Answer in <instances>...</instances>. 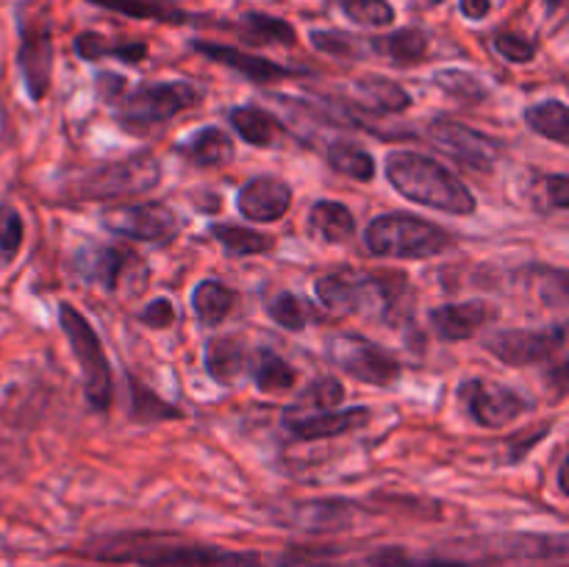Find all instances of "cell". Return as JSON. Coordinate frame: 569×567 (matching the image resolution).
I'll return each mask as SVG.
<instances>
[{
  "label": "cell",
  "mask_w": 569,
  "mask_h": 567,
  "mask_svg": "<svg viewBox=\"0 0 569 567\" xmlns=\"http://www.w3.org/2000/svg\"><path fill=\"white\" fill-rule=\"evenodd\" d=\"M22 239H26V226H22L20 211L0 203V270L17 259Z\"/></svg>",
  "instance_id": "cell-38"
},
{
  "label": "cell",
  "mask_w": 569,
  "mask_h": 567,
  "mask_svg": "<svg viewBox=\"0 0 569 567\" xmlns=\"http://www.w3.org/2000/svg\"><path fill=\"white\" fill-rule=\"evenodd\" d=\"M267 315L272 317V322H278L287 331H303L306 322H309V304L300 300L298 295L281 292L267 304Z\"/></svg>",
  "instance_id": "cell-37"
},
{
  "label": "cell",
  "mask_w": 569,
  "mask_h": 567,
  "mask_svg": "<svg viewBox=\"0 0 569 567\" xmlns=\"http://www.w3.org/2000/svg\"><path fill=\"white\" fill-rule=\"evenodd\" d=\"M161 181V165L153 153L139 150L126 159L106 161L94 170L83 172L76 181V198L81 200H114L122 195H144Z\"/></svg>",
  "instance_id": "cell-7"
},
{
  "label": "cell",
  "mask_w": 569,
  "mask_h": 567,
  "mask_svg": "<svg viewBox=\"0 0 569 567\" xmlns=\"http://www.w3.org/2000/svg\"><path fill=\"white\" fill-rule=\"evenodd\" d=\"M131 384V415L139 422H156V420H183V411L176 409L172 404L161 400L153 389L142 387L133 376H128Z\"/></svg>",
  "instance_id": "cell-33"
},
{
  "label": "cell",
  "mask_w": 569,
  "mask_h": 567,
  "mask_svg": "<svg viewBox=\"0 0 569 567\" xmlns=\"http://www.w3.org/2000/svg\"><path fill=\"white\" fill-rule=\"evenodd\" d=\"M126 78L117 76V72H103V76H98V92L100 98L109 100V103H114L117 98H120L122 92H126Z\"/></svg>",
  "instance_id": "cell-43"
},
{
  "label": "cell",
  "mask_w": 569,
  "mask_h": 567,
  "mask_svg": "<svg viewBox=\"0 0 569 567\" xmlns=\"http://www.w3.org/2000/svg\"><path fill=\"white\" fill-rule=\"evenodd\" d=\"M548 384H553V400H565L567 395V361H559L553 370L548 372Z\"/></svg>",
  "instance_id": "cell-44"
},
{
  "label": "cell",
  "mask_w": 569,
  "mask_h": 567,
  "mask_svg": "<svg viewBox=\"0 0 569 567\" xmlns=\"http://www.w3.org/2000/svg\"><path fill=\"white\" fill-rule=\"evenodd\" d=\"M311 44L337 59H361L370 50V44L361 42L359 37L342 31H311Z\"/></svg>",
  "instance_id": "cell-39"
},
{
  "label": "cell",
  "mask_w": 569,
  "mask_h": 567,
  "mask_svg": "<svg viewBox=\"0 0 569 567\" xmlns=\"http://www.w3.org/2000/svg\"><path fill=\"white\" fill-rule=\"evenodd\" d=\"M128 259L131 253H126L122 248L103 242H87L78 248L76 253V270L83 281L98 284L106 292H117L122 281V272H126Z\"/></svg>",
  "instance_id": "cell-18"
},
{
  "label": "cell",
  "mask_w": 569,
  "mask_h": 567,
  "mask_svg": "<svg viewBox=\"0 0 569 567\" xmlns=\"http://www.w3.org/2000/svg\"><path fill=\"white\" fill-rule=\"evenodd\" d=\"M456 395L467 415L481 428H503L515 422L522 411L531 409V404L520 392L498 381H489V378H470V381L459 384Z\"/></svg>",
  "instance_id": "cell-12"
},
{
  "label": "cell",
  "mask_w": 569,
  "mask_h": 567,
  "mask_svg": "<svg viewBox=\"0 0 569 567\" xmlns=\"http://www.w3.org/2000/svg\"><path fill=\"white\" fill-rule=\"evenodd\" d=\"M372 411L367 406H350V409H326L315 411V415H303V411L287 409L283 415V428L292 434L300 442H317V439H331L339 434L356 431V428L367 426Z\"/></svg>",
  "instance_id": "cell-13"
},
{
  "label": "cell",
  "mask_w": 569,
  "mask_h": 567,
  "mask_svg": "<svg viewBox=\"0 0 569 567\" xmlns=\"http://www.w3.org/2000/svg\"><path fill=\"white\" fill-rule=\"evenodd\" d=\"M370 50L378 56H387L392 64L411 67L420 64L428 53V37L420 28H400V31L387 33L370 42Z\"/></svg>",
  "instance_id": "cell-26"
},
{
  "label": "cell",
  "mask_w": 569,
  "mask_h": 567,
  "mask_svg": "<svg viewBox=\"0 0 569 567\" xmlns=\"http://www.w3.org/2000/svg\"><path fill=\"white\" fill-rule=\"evenodd\" d=\"M206 372L222 387H231L248 372V350L237 337H214L206 342Z\"/></svg>",
  "instance_id": "cell-20"
},
{
  "label": "cell",
  "mask_w": 569,
  "mask_h": 567,
  "mask_svg": "<svg viewBox=\"0 0 569 567\" xmlns=\"http://www.w3.org/2000/svg\"><path fill=\"white\" fill-rule=\"evenodd\" d=\"M83 554L100 561H131L142 567H261V556L253 550L183 543L178 537L150 531L106 537Z\"/></svg>",
  "instance_id": "cell-1"
},
{
  "label": "cell",
  "mask_w": 569,
  "mask_h": 567,
  "mask_svg": "<svg viewBox=\"0 0 569 567\" xmlns=\"http://www.w3.org/2000/svg\"><path fill=\"white\" fill-rule=\"evenodd\" d=\"M492 11V0H461V14L467 20H483Z\"/></svg>",
  "instance_id": "cell-45"
},
{
  "label": "cell",
  "mask_w": 569,
  "mask_h": 567,
  "mask_svg": "<svg viewBox=\"0 0 569 567\" xmlns=\"http://www.w3.org/2000/svg\"><path fill=\"white\" fill-rule=\"evenodd\" d=\"M417 3H420V6H439V3H445V0H417Z\"/></svg>",
  "instance_id": "cell-48"
},
{
  "label": "cell",
  "mask_w": 569,
  "mask_h": 567,
  "mask_svg": "<svg viewBox=\"0 0 569 567\" xmlns=\"http://www.w3.org/2000/svg\"><path fill=\"white\" fill-rule=\"evenodd\" d=\"M433 83H437L448 98L459 100V103H481V100L489 98L487 83L467 70H439L437 76H433Z\"/></svg>",
  "instance_id": "cell-35"
},
{
  "label": "cell",
  "mask_w": 569,
  "mask_h": 567,
  "mask_svg": "<svg viewBox=\"0 0 569 567\" xmlns=\"http://www.w3.org/2000/svg\"><path fill=\"white\" fill-rule=\"evenodd\" d=\"M498 309L487 300H465V304H448L431 309L433 334L445 342H465V339L478 337L489 322H495Z\"/></svg>",
  "instance_id": "cell-16"
},
{
  "label": "cell",
  "mask_w": 569,
  "mask_h": 567,
  "mask_svg": "<svg viewBox=\"0 0 569 567\" xmlns=\"http://www.w3.org/2000/svg\"><path fill=\"white\" fill-rule=\"evenodd\" d=\"M483 345L503 365H542V361L561 356V350H565L567 322H553L548 328H506V331L492 334Z\"/></svg>",
  "instance_id": "cell-10"
},
{
  "label": "cell",
  "mask_w": 569,
  "mask_h": 567,
  "mask_svg": "<svg viewBox=\"0 0 569 567\" xmlns=\"http://www.w3.org/2000/svg\"><path fill=\"white\" fill-rule=\"evenodd\" d=\"M567 0H545V6H548V14H553V11L565 9Z\"/></svg>",
  "instance_id": "cell-47"
},
{
  "label": "cell",
  "mask_w": 569,
  "mask_h": 567,
  "mask_svg": "<svg viewBox=\"0 0 569 567\" xmlns=\"http://www.w3.org/2000/svg\"><path fill=\"white\" fill-rule=\"evenodd\" d=\"M350 22L365 28H387L395 22V9L389 0H339Z\"/></svg>",
  "instance_id": "cell-36"
},
{
  "label": "cell",
  "mask_w": 569,
  "mask_h": 567,
  "mask_svg": "<svg viewBox=\"0 0 569 567\" xmlns=\"http://www.w3.org/2000/svg\"><path fill=\"white\" fill-rule=\"evenodd\" d=\"M211 237L233 256H259V253H270L276 248V239L270 233H261L256 228L248 226H231V222H214L209 228Z\"/></svg>",
  "instance_id": "cell-30"
},
{
  "label": "cell",
  "mask_w": 569,
  "mask_h": 567,
  "mask_svg": "<svg viewBox=\"0 0 569 567\" xmlns=\"http://www.w3.org/2000/svg\"><path fill=\"white\" fill-rule=\"evenodd\" d=\"M342 398H345L342 381L333 376H326V378H317L315 384L306 387L303 400H300V406H295V409H303V406H320V411H326L342 404Z\"/></svg>",
  "instance_id": "cell-40"
},
{
  "label": "cell",
  "mask_w": 569,
  "mask_h": 567,
  "mask_svg": "<svg viewBox=\"0 0 569 567\" xmlns=\"http://www.w3.org/2000/svg\"><path fill=\"white\" fill-rule=\"evenodd\" d=\"M139 320L144 326L156 328V331H164V328H170L176 322V306H172L170 298H156L139 311Z\"/></svg>",
  "instance_id": "cell-42"
},
{
  "label": "cell",
  "mask_w": 569,
  "mask_h": 567,
  "mask_svg": "<svg viewBox=\"0 0 569 567\" xmlns=\"http://www.w3.org/2000/svg\"><path fill=\"white\" fill-rule=\"evenodd\" d=\"M522 120L539 137H548L553 142L567 145L569 142V106L565 100H542V103H533L522 111Z\"/></svg>",
  "instance_id": "cell-27"
},
{
  "label": "cell",
  "mask_w": 569,
  "mask_h": 567,
  "mask_svg": "<svg viewBox=\"0 0 569 567\" xmlns=\"http://www.w3.org/2000/svg\"><path fill=\"white\" fill-rule=\"evenodd\" d=\"M237 33L244 39L248 44H295L298 42V33L295 28L289 26L287 20L281 17H270L261 14V11H250L239 20Z\"/></svg>",
  "instance_id": "cell-29"
},
{
  "label": "cell",
  "mask_w": 569,
  "mask_h": 567,
  "mask_svg": "<svg viewBox=\"0 0 569 567\" xmlns=\"http://www.w3.org/2000/svg\"><path fill=\"white\" fill-rule=\"evenodd\" d=\"M59 326L64 328V337L70 342L72 356L81 365V381L87 404L94 411H109L114 404V376L106 359L103 342L92 322L81 315L72 304H59Z\"/></svg>",
  "instance_id": "cell-6"
},
{
  "label": "cell",
  "mask_w": 569,
  "mask_h": 567,
  "mask_svg": "<svg viewBox=\"0 0 569 567\" xmlns=\"http://www.w3.org/2000/svg\"><path fill=\"white\" fill-rule=\"evenodd\" d=\"M309 233L326 245L348 242L356 233L353 211L337 200H317L309 211Z\"/></svg>",
  "instance_id": "cell-22"
},
{
  "label": "cell",
  "mask_w": 569,
  "mask_h": 567,
  "mask_svg": "<svg viewBox=\"0 0 569 567\" xmlns=\"http://www.w3.org/2000/svg\"><path fill=\"white\" fill-rule=\"evenodd\" d=\"M559 489H561V495H567V461L565 459L559 461Z\"/></svg>",
  "instance_id": "cell-46"
},
{
  "label": "cell",
  "mask_w": 569,
  "mask_h": 567,
  "mask_svg": "<svg viewBox=\"0 0 569 567\" xmlns=\"http://www.w3.org/2000/svg\"><path fill=\"white\" fill-rule=\"evenodd\" d=\"M200 98L203 92L189 81H144L139 87L126 89L114 100V115L122 131L142 137L161 122L198 106Z\"/></svg>",
  "instance_id": "cell-5"
},
{
  "label": "cell",
  "mask_w": 569,
  "mask_h": 567,
  "mask_svg": "<svg viewBox=\"0 0 569 567\" xmlns=\"http://www.w3.org/2000/svg\"><path fill=\"white\" fill-rule=\"evenodd\" d=\"M383 170L389 183L411 203L456 217H470L478 209L470 187L431 156L417 150H392L383 161Z\"/></svg>",
  "instance_id": "cell-2"
},
{
  "label": "cell",
  "mask_w": 569,
  "mask_h": 567,
  "mask_svg": "<svg viewBox=\"0 0 569 567\" xmlns=\"http://www.w3.org/2000/svg\"><path fill=\"white\" fill-rule=\"evenodd\" d=\"M103 228L114 237L133 239V242H150V245H167L181 233L183 220L176 209L159 200H148V203H126L106 209L100 217Z\"/></svg>",
  "instance_id": "cell-9"
},
{
  "label": "cell",
  "mask_w": 569,
  "mask_h": 567,
  "mask_svg": "<svg viewBox=\"0 0 569 567\" xmlns=\"http://www.w3.org/2000/svg\"><path fill=\"white\" fill-rule=\"evenodd\" d=\"M178 153L187 161H192L194 167H226L233 161V142L222 128L217 126H203L200 131H194L192 137H187L183 142H178Z\"/></svg>",
  "instance_id": "cell-19"
},
{
  "label": "cell",
  "mask_w": 569,
  "mask_h": 567,
  "mask_svg": "<svg viewBox=\"0 0 569 567\" xmlns=\"http://www.w3.org/2000/svg\"><path fill=\"white\" fill-rule=\"evenodd\" d=\"M17 64H20L22 81H26L28 98L42 100L50 89V78H53V37L44 22L22 28Z\"/></svg>",
  "instance_id": "cell-14"
},
{
  "label": "cell",
  "mask_w": 569,
  "mask_h": 567,
  "mask_svg": "<svg viewBox=\"0 0 569 567\" xmlns=\"http://www.w3.org/2000/svg\"><path fill=\"white\" fill-rule=\"evenodd\" d=\"M353 98L361 109L372 111V115H400L411 106V94L392 78L383 76L359 78L353 87Z\"/></svg>",
  "instance_id": "cell-21"
},
{
  "label": "cell",
  "mask_w": 569,
  "mask_h": 567,
  "mask_svg": "<svg viewBox=\"0 0 569 567\" xmlns=\"http://www.w3.org/2000/svg\"><path fill=\"white\" fill-rule=\"evenodd\" d=\"M495 50H498L503 59H509L511 64H528V61H533V56H537V44H533L531 39L511 31H503L495 37Z\"/></svg>",
  "instance_id": "cell-41"
},
{
  "label": "cell",
  "mask_w": 569,
  "mask_h": 567,
  "mask_svg": "<svg viewBox=\"0 0 569 567\" xmlns=\"http://www.w3.org/2000/svg\"><path fill=\"white\" fill-rule=\"evenodd\" d=\"M365 248L378 259H431L453 248V237L437 222L389 211L365 228Z\"/></svg>",
  "instance_id": "cell-4"
},
{
  "label": "cell",
  "mask_w": 569,
  "mask_h": 567,
  "mask_svg": "<svg viewBox=\"0 0 569 567\" xmlns=\"http://www.w3.org/2000/svg\"><path fill=\"white\" fill-rule=\"evenodd\" d=\"M531 200L537 211L542 215H553V211H567L569 206V176L567 172H548V176H537L531 181Z\"/></svg>",
  "instance_id": "cell-34"
},
{
  "label": "cell",
  "mask_w": 569,
  "mask_h": 567,
  "mask_svg": "<svg viewBox=\"0 0 569 567\" xmlns=\"http://www.w3.org/2000/svg\"><path fill=\"white\" fill-rule=\"evenodd\" d=\"M192 50H198L206 59L217 61V64L228 67V70L239 72L242 78L253 83H270L278 81V78L298 76V70H289V67L276 64V61L264 59V56L244 53V50L231 48V44H217V42H203V39H194Z\"/></svg>",
  "instance_id": "cell-17"
},
{
  "label": "cell",
  "mask_w": 569,
  "mask_h": 567,
  "mask_svg": "<svg viewBox=\"0 0 569 567\" xmlns=\"http://www.w3.org/2000/svg\"><path fill=\"white\" fill-rule=\"evenodd\" d=\"M233 306H237V292L231 287H226L222 281L214 278H206L194 287L192 292V309L194 317L200 320V326L217 328L226 322V317L231 315Z\"/></svg>",
  "instance_id": "cell-25"
},
{
  "label": "cell",
  "mask_w": 569,
  "mask_h": 567,
  "mask_svg": "<svg viewBox=\"0 0 569 567\" xmlns=\"http://www.w3.org/2000/svg\"><path fill=\"white\" fill-rule=\"evenodd\" d=\"M228 120H231L233 131L253 148H270L283 131L281 120L261 106H237L231 109Z\"/></svg>",
  "instance_id": "cell-24"
},
{
  "label": "cell",
  "mask_w": 569,
  "mask_h": 567,
  "mask_svg": "<svg viewBox=\"0 0 569 567\" xmlns=\"http://www.w3.org/2000/svg\"><path fill=\"white\" fill-rule=\"evenodd\" d=\"M76 53L81 56L83 61H98L106 59V56H114V59L128 61V64H139V61L148 56V44L144 42H120V44H111L109 39L100 37L94 31H83L78 33L76 42H72Z\"/></svg>",
  "instance_id": "cell-32"
},
{
  "label": "cell",
  "mask_w": 569,
  "mask_h": 567,
  "mask_svg": "<svg viewBox=\"0 0 569 567\" xmlns=\"http://www.w3.org/2000/svg\"><path fill=\"white\" fill-rule=\"evenodd\" d=\"M248 372L264 395L287 392L298 384V370L272 348H256L253 356H248Z\"/></svg>",
  "instance_id": "cell-23"
},
{
  "label": "cell",
  "mask_w": 569,
  "mask_h": 567,
  "mask_svg": "<svg viewBox=\"0 0 569 567\" xmlns=\"http://www.w3.org/2000/svg\"><path fill=\"white\" fill-rule=\"evenodd\" d=\"M89 3L100 6V9L117 11L131 20H156V22H170V26H183L189 22L187 11L178 9L170 0H89Z\"/></svg>",
  "instance_id": "cell-28"
},
{
  "label": "cell",
  "mask_w": 569,
  "mask_h": 567,
  "mask_svg": "<svg viewBox=\"0 0 569 567\" xmlns=\"http://www.w3.org/2000/svg\"><path fill=\"white\" fill-rule=\"evenodd\" d=\"M315 292L320 304L333 315H372V311H378L383 320H398V311L406 309L409 276L398 270H337L317 278Z\"/></svg>",
  "instance_id": "cell-3"
},
{
  "label": "cell",
  "mask_w": 569,
  "mask_h": 567,
  "mask_svg": "<svg viewBox=\"0 0 569 567\" xmlns=\"http://www.w3.org/2000/svg\"><path fill=\"white\" fill-rule=\"evenodd\" d=\"M326 354L333 367L348 372L350 378L372 387H392L400 378V361L383 345L361 337V334H331Z\"/></svg>",
  "instance_id": "cell-8"
},
{
  "label": "cell",
  "mask_w": 569,
  "mask_h": 567,
  "mask_svg": "<svg viewBox=\"0 0 569 567\" xmlns=\"http://www.w3.org/2000/svg\"><path fill=\"white\" fill-rule=\"evenodd\" d=\"M326 159L333 170L353 178V181L367 183L376 178V159H372V153H367L361 145L348 142V139H333L326 150Z\"/></svg>",
  "instance_id": "cell-31"
},
{
  "label": "cell",
  "mask_w": 569,
  "mask_h": 567,
  "mask_svg": "<svg viewBox=\"0 0 569 567\" xmlns=\"http://www.w3.org/2000/svg\"><path fill=\"white\" fill-rule=\"evenodd\" d=\"M428 137L465 170L492 172L498 165V142L487 133L453 120V117H437V120L428 122Z\"/></svg>",
  "instance_id": "cell-11"
},
{
  "label": "cell",
  "mask_w": 569,
  "mask_h": 567,
  "mask_svg": "<svg viewBox=\"0 0 569 567\" xmlns=\"http://www.w3.org/2000/svg\"><path fill=\"white\" fill-rule=\"evenodd\" d=\"M237 209L250 222H278L292 209V187L278 176L250 178L239 189Z\"/></svg>",
  "instance_id": "cell-15"
}]
</instances>
